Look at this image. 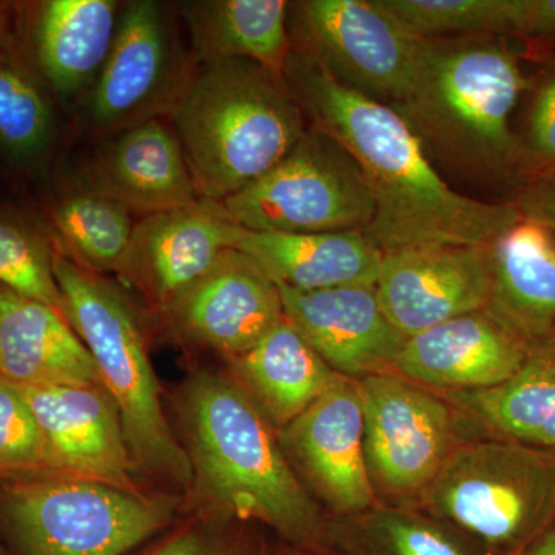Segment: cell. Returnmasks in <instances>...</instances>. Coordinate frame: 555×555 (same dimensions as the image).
I'll return each mask as SVG.
<instances>
[{
  "mask_svg": "<svg viewBox=\"0 0 555 555\" xmlns=\"http://www.w3.org/2000/svg\"><path fill=\"white\" fill-rule=\"evenodd\" d=\"M283 79L308 126L356 159L375 203L367 235L383 254L426 244L483 246L520 221L509 201L456 192L392 105L341 86L305 51L292 47Z\"/></svg>",
  "mask_w": 555,
  "mask_h": 555,
  "instance_id": "obj_1",
  "label": "cell"
},
{
  "mask_svg": "<svg viewBox=\"0 0 555 555\" xmlns=\"http://www.w3.org/2000/svg\"><path fill=\"white\" fill-rule=\"evenodd\" d=\"M526 87L520 57L506 38L420 39L411 87L392 107L434 166L474 184H521L513 116Z\"/></svg>",
  "mask_w": 555,
  "mask_h": 555,
  "instance_id": "obj_2",
  "label": "cell"
},
{
  "mask_svg": "<svg viewBox=\"0 0 555 555\" xmlns=\"http://www.w3.org/2000/svg\"><path fill=\"white\" fill-rule=\"evenodd\" d=\"M182 418L195 488L211 505L262 521L294 545L327 547L328 518L238 383L196 372L185 386Z\"/></svg>",
  "mask_w": 555,
  "mask_h": 555,
  "instance_id": "obj_3",
  "label": "cell"
},
{
  "mask_svg": "<svg viewBox=\"0 0 555 555\" xmlns=\"http://www.w3.org/2000/svg\"><path fill=\"white\" fill-rule=\"evenodd\" d=\"M199 199L222 203L309 129L280 76L248 61L196 65L170 112Z\"/></svg>",
  "mask_w": 555,
  "mask_h": 555,
  "instance_id": "obj_4",
  "label": "cell"
},
{
  "mask_svg": "<svg viewBox=\"0 0 555 555\" xmlns=\"http://www.w3.org/2000/svg\"><path fill=\"white\" fill-rule=\"evenodd\" d=\"M62 313L96 364L101 385L119 409L134 465L170 483H193L188 451L171 433L147 345L133 305L101 273L54 254Z\"/></svg>",
  "mask_w": 555,
  "mask_h": 555,
  "instance_id": "obj_5",
  "label": "cell"
},
{
  "mask_svg": "<svg viewBox=\"0 0 555 555\" xmlns=\"http://www.w3.org/2000/svg\"><path fill=\"white\" fill-rule=\"evenodd\" d=\"M414 509L451 525L488 555H517L555 524V452L467 438Z\"/></svg>",
  "mask_w": 555,
  "mask_h": 555,
  "instance_id": "obj_6",
  "label": "cell"
},
{
  "mask_svg": "<svg viewBox=\"0 0 555 555\" xmlns=\"http://www.w3.org/2000/svg\"><path fill=\"white\" fill-rule=\"evenodd\" d=\"M2 509L25 555H124L173 516L170 500L56 473L7 486Z\"/></svg>",
  "mask_w": 555,
  "mask_h": 555,
  "instance_id": "obj_7",
  "label": "cell"
},
{
  "mask_svg": "<svg viewBox=\"0 0 555 555\" xmlns=\"http://www.w3.org/2000/svg\"><path fill=\"white\" fill-rule=\"evenodd\" d=\"M219 204L233 224L255 232H367L375 217L356 159L313 127L268 173Z\"/></svg>",
  "mask_w": 555,
  "mask_h": 555,
  "instance_id": "obj_8",
  "label": "cell"
},
{
  "mask_svg": "<svg viewBox=\"0 0 555 555\" xmlns=\"http://www.w3.org/2000/svg\"><path fill=\"white\" fill-rule=\"evenodd\" d=\"M364 456L379 503L414 509L463 437L454 408L437 390L397 372L357 382Z\"/></svg>",
  "mask_w": 555,
  "mask_h": 555,
  "instance_id": "obj_9",
  "label": "cell"
},
{
  "mask_svg": "<svg viewBox=\"0 0 555 555\" xmlns=\"http://www.w3.org/2000/svg\"><path fill=\"white\" fill-rule=\"evenodd\" d=\"M292 47L313 57L341 86L396 105L414 78L420 39L379 0L291 3Z\"/></svg>",
  "mask_w": 555,
  "mask_h": 555,
  "instance_id": "obj_10",
  "label": "cell"
},
{
  "mask_svg": "<svg viewBox=\"0 0 555 555\" xmlns=\"http://www.w3.org/2000/svg\"><path fill=\"white\" fill-rule=\"evenodd\" d=\"M195 67V62L185 60L160 3H127L120 11L107 61L90 90L91 129L115 137L150 119L170 115Z\"/></svg>",
  "mask_w": 555,
  "mask_h": 555,
  "instance_id": "obj_11",
  "label": "cell"
},
{
  "mask_svg": "<svg viewBox=\"0 0 555 555\" xmlns=\"http://www.w3.org/2000/svg\"><path fill=\"white\" fill-rule=\"evenodd\" d=\"M276 434L295 476L334 518L358 516L378 505L367 476L356 379L343 378Z\"/></svg>",
  "mask_w": 555,
  "mask_h": 555,
  "instance_id": "obj_12",
  "label": "cell"
},
{
  "mask_svg": "<svg viewBox=\"0 0 555 555\" xmlns=\"http://www.w3.org/2000/svg\"><path fill=\"white\" fill-rule=\"evenodd\" d=\"M488 244H426L385 251L375 287L393 326L411 338L485 309L491 295Z\"/></svg>",
  "mask_w": 555,
  "mask_h": 555,
  "instance_id": "obj_13",
  "label": "cell"
},
{
  "mask_svg": "<svg viewBox=\"0 0 555 555\" xmlns=\"http://www.w3.org/2000/svg\"><path fill=\"white\" fill-rule=\"evenodd\" d=\"M17 386L42 434L47 473L139 492L119 409L104 387Z\"/></svg>",
  "mask_w": 555,
  "mask_h": 555,
  "instance_id": "obj_14",
  "label": "cell"
},
{
  "mask_svg": "<svg viewBox=\"0 0 555 555\" xmlns=\"http://www.w3.org/2000/svg\"><path fill=\"white\" fill-rule=\"evenodd\" d=\"M276 286L284 318L341 377L393 372L408 338L386 315L375 284L312 292Z\"/></svg>",
  "mask_w": 555,
  "mask_h": 555,
  "instance_id": "obj_15",
  "label": "cell"
},
{
  "mask_svg": "<svg viewBox=\"0 0 555 555\" xmlns=\"http://www.w3.org/2000/svg\"><path fill=\"white\" fill-rule=\"evenodd\" d=\"M166 313L184 337L228 358L257 346L284 318L275 281L236 248H225Z\"/></svg>",
  "mask_w": 555,
  "mask_h": 555,
  "instance_id": "obj_16",
  "label": "cell"
},
{
  "mask_svg": "<svg viewBox=\"0 0 555 555\" xmlns=\"http://www.w3.org/2000/svg\"><path fill=\"white\" fill-rule=\"evenodd\" d=\"M232 225L221 204L206 199L139 218L116 275L166 312L230 248Z\"/></svg>",
  "mask_w": 555,
  "mask_h": 555,
  "instance_id": "obj_17",
  "label": "cell"
},
{
  "mask_svg": "<svg viewBox=\"0 0 555 555\" xmlns=\"http://www.w3.org/2000/svg\"><path fill=\"white\" fill-rule=\"evenodd\" d=\"M529 352L531 346L485 308L408 338L393 372L437 392H473L513 378Z\"/></svg>",
  "mask_w": 555,
  "mask_h": 555,
  "instance_id": "obj_18",
  "label": "cell"
},
{
  "mask_svg": "<svg viewBox=\"0 0 555 555\" xmlns=\"http://www.w3.org/2000/svg\"><path fill=\"white\" fill-rule=\"evenodd\" d=\"M86 188L139 218L199 201L181 142L160 118L112 137L91 163Z\"/></svg>",
  "mask_w": 555,
  "mask_h": 555,
  "instance_id": "obj_19",
  "label": "cell"
},
{
  "mask_svg": "<svg viewBox=\"0 0 555 555\" xmlns=\"http://www.w3.org/2000/svg\"><path fill=\"white\" fill-rule=\"evenodd\" d=\"M230 248L254 259L280 286L302 292L375 284L383 258L364 230L280 233L233 224Z\"/></svg>",
  "mask_w": 555,
  "mask_h": 555,
  "instance_id": "obj_20",
  "label": "cell"
},
{
  "mask_svg": "<svg viewBox=\"0 0 555 555\" xmlns=\"http://www.w3.org/2000/svg\"><path fill=\"white\" fill-rule=\"evenodd\" d=\"M0 377L21 386H102L60 310L0 286Z\"/></svg>",
  "mask_w": 555,
  "mask_h": 555,
  "instance_id": "obj_21",
  "label": "cell"
},
{
  "mask_svg": "<svg viewBox=\"0 0 555 555\" xmlns=\"http://www.w3.org/2000/svg\"><path fill=\"white\" fill-rule=\"evenodd\" d=\"M486 309L529 346L555 339V233L521 218L488 244Z\"/></svg>",
  "mask_w": 555,
  "mask_h": 555,
  "instance_id": "obj_22",
  "label": "cell"
},
{
  "mask_svg": "<svg viewBox=\"0 0 555 555\" xmlns=\"http://www.w3.org/2000/svg\"><path fill=\"white\" fill-rule=\"evenodd\" d=\"M229 360L238 377L236 383L276 430L345 378L318 356L286 318L257 346Z\"/></svg>",
  "mask_w": 555,
  "mask_h": 555,
  "instance_id": "obj_23",
  "label": "cell"
},
{
  "mask_svg": "<svg viewBox=\"0 0 555 555\" xmlns=\"http://www.w3.org/2000/svg\"><path fill=\"white\" fill-rule=\"evenodd\" d=\"M440 393L463 427L555 452V339L532 346L524 366L503 385Z\"/></svg>",
  "mask_w": 555,
  "mask_h": 555,
  "instance_id": "obj_24",
  "label": "cell"
},
{
  "mask_svg": "<svg viewBox=\"0 0 555 555\" xmlns=\"http://www.w3.org/2000/svg\"><path fill=\"white\" fill-rule=\"evenodd\" d=\"M181 10L196 65L248 61L283 78L292 51L286 0H206Z\"/></svg>",
  "mask_w": 555,
  "mask_h": 555,
  "instance_id": "obj_25",
  "label": "cell"
},
{
  "mask_svg": "<svg viewBox=\"0 0 555 555\" xmlns=\"http://www.w3.org/2000/svg\"><path fill=\"white\" fill-rule=\"evenodd\" d=\"M115 0H50L36 27L43 76L65 100L93 89L118 30Z\"/></svg>",
  "mask_w": 555,
  "mask_h": 555,
  "instance_id": "obj_26",
  "label": "cell"
},
{
  "mask_svg": "<svg viewBox=\"0 0 555 555\" xmlns=\"http://www.w3.org/2000/svg\"><path fill=\"white\" fill-rule=\"evenodd\" d=\"M327 547L338 555H488L451 525L385 503L328 520Z\"/></svg>",
  "mask_w": 555,
  "mask_h": 555,
  "instance_id": "obj_27",
  "label": "cell"
},
{
  "mask_svg": "<svg viewBox=\"0 0 555 555\" xmlns=\"http://www.w3.org/2000/svg\"><path fill=\"white\" fill-rule=\"evenodd\" d=\"M53 222L68 258L96 273H116L137 219L115 199L86 188L56 204Z\"/></svg>",
  "mask_w": 555,
  "mask_h": 555,
  "instance_id": "obj_28",
  "label": "cell"
},
{
  "mask_svg": "<svg viewBox=\"0 0 555 555\" xmlns=\"http://www.w3.org/2000/svg\"><path fill=\"white\" fill-rule=\"evenodd\" d=\"M418 39L516 38L518 0H379Z\"/></svg>",
  "mask_w": 555,
  "mask_h": 555,
  "instance_id": "obj_29",
  "label": "cell"
},
{
  "mask_svg": "<svg viewBox=\"0 0 555 555\" xmlns=\"http://www.w3.org/2000/svg\"><path fill=\"white\" fill-rule=\"evenodd\" d=\"M49 101L21 68L0 61V147L17 158L38 155L51 134Z\"/></svg>",
  "mask_w": 555,
  "mask_h": 555,
  "instance_id": "obj_30",
  "label": "cell"
},
{
  "mask_svg": "<svg viewBox=\"0 0 555 555\" xmlns=\"http://www.w3.org/2000/svg\"><path fill=\"white\" fill-rule=\"evenodd\" d=\"M53 258V251L36 233L0 215V286L62 313Z\"/></svg>",
  "mask_w": 555,
  "mask_h": 555,
  "instance_id": "obj_31",
  "label": "cell"
},
{
  "mask_svg": "<svg viewBox=\"0 0 555 555\" xmlns=\"http://www.w3.org/2000/svg\"><path fill=\"white\" fill-rule=\"evenodd\" d=\"M47 470L42 434L20 386L0 377V473Z\"/></svg>",
  "mask_w": 555,
  "mask_h": 555,
  "instance_id": "obj_32",
  "label": "cell"
},
{
  "mask_svg": "<svg viewBox=\"0 0 555 555\" xmlns=\"http://www.w3.org/2000/svg\"><path fill=\"white\" fill-rule=\"evenodd\" d=\"M518 141L524 181L532 175L555 170V68L537 83Z\"/></svg>",
  "mask_w": 555,
  "mask_h": 555,
  "instance_id": "obj_33",
  "label": "cell"
},
{
  "mask_svg": "<svg viewBox=\"0 0 555 555\" xmlns=\"http://www.w3.org/2000/svg\"><path fill=\"white\" fill-rule=\"evenodd\" d=\"M521 218L555 233V170L526 178L513 201Z\"/></svg>",
  "mask_w": 555,
  "mask_h": 555,
  "instance_id": "obj_34",
  "label": "cell"
},
{
  "mask_svg": "<svg viewBox=\"0 0 555 555\" xmlns=\"http://www.w3.org/2000/svg\"><path fill=\"white\" fill-rule=\"evenodd\" d=\"M517 38L555 42V0H518Z\"/></svg>",
  "mask_w": 555,
  "mask_h": 555,
  "instance_id": "obj_35",
  "label": "cell"
},
{
  "mask_svg": "<svg viewBox=\"0 0 555 555\" xmlns=\"http://www.w3.org/2000/svg\"><path fill=\"white\" fill-rule=\"evenodd\" d=\"M152 555H235L218 537L208 534L206 529H182L170 537Z\"/></svg>",
  "mask_w": 555,
  "mask_h": 555,
  "instance_id": "obj_36",
  "label": "cell"
},
{
  "mask_svg": "<svg viewBox=\"0 0 555 555\" xmlns=\"http://www.w3.org/2000/svg\"><path fill=\"white\" fill-rule=\"evenodd\" d=\"M517 555H555V524L546 531L532 540L528 546Z\"/></svg>",
  "mask_w": 555,
  "mask_h": 555,
  "instance_id": "obj_37",
  "label": "cell"
},
{
  "mask_svg": "<svg viewBox=\"0 0 555 555\" xmlns=\"http://www.w3.org/2000/svg\"><path fill=\"white\" fill-rule=\"evenodd\" d=\"M305 555H309V554H305Z\"/></svg>",
  "mask_w": 555,
  "mask_h": 555,
  "instance_id": "obj_38",
  "label": "cell"
},
{
  "mask_svg": "<svg viewBox=\"0 0 555 555\" xmlns=\"http://www.w3.org/2000/svg\"><path fill=\"white\" fill-rule=\"evenodd\" d=\"M0 555H2V554H0Z\"/></svg>",
  "mask_w": 555,
  "mask_h": 555,
  "instance_id": "obj_39",
  "label": "cell"
}]
</instances>
